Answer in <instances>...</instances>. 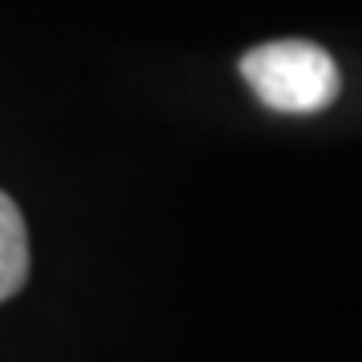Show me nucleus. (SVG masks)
Wrapping results in <instances>:
<instances>
[{"label":"nucleus","instance_id":"1","mask_svg":"<svg viewBox=\"0 0 362 362\" xmlns=\"http://www.w3.org/2000/svg\"><path fill=\"white\" fill-rule=\"evenodd\" d=\"M242 77L278 113H318L334 105L342 77L334 57L310 40H270L242 57Z\"/></svg>","mask_w":362,"mask_h":362},{"label":"nucleus","instance_id":"2","mask_svg":"<svg viewBox=\"0 0 362 362\" xmlns=\"http://www.w3.org/2000/svg\"><path fill=\"white\" fill-rule=\"evenodd\" d=\"M28 278V233L25 218L8 194H0V302L13 298Z\"/></svg>","mask_w":362,"mask_h":362}]
</instances>
